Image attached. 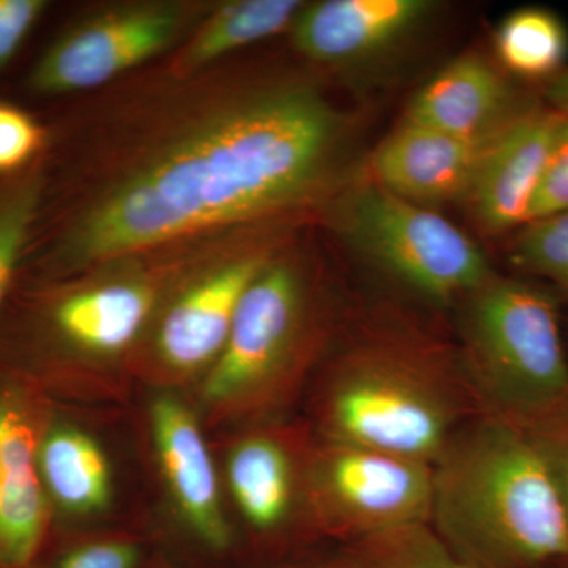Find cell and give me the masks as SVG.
Listing matches in <instances>:
<instances>
[{
  "label": "cell",
  "instance_id": "obj_16",
  "mask_svg": "<svg viewBox=\"0 0 568 568\" xmlns=\"http://www.w3.org/2000/svg\"><path fill=\"white\" fill-rule=\"evenodd\" d=\"M152 429L164 477L183 518L209 548L226 549L233 537L223 515L219 478L192 414L178 399L163 396L153 403Z\"/></svg>",
  "mask_w": 568,
  "mask_h": 568
},
{
  "label": "cell",
  "instance_id": "obj_4",
  "mask_svg": "<svg viewBox=\"0 0 568 568\" xmlns=\"http://www.w3.org/2000/svg\"><path fill=\"white\" fill-rule=\"evenodd\" d=\"M317 414L327 439L435 465L478 409L458 358L417 339L372 336L335 358Z\"/></svg>",
  "mask_w": 568,
  "mask_h": 568
},
{
  "label": "cell",
  "instance_id": "obj_18",
  "mask_svg": "<svg viewBox=\"0 0 568 568\" xmlns=\"http://www.w3.org/2000/svg\"><path fill=\"white\" fill-rule=\"evenodd\" d=\"M227 478L239 510L256 532L286 528L297 500V466L278 436L256 433L241 440L227 459Z\"/></svg>",
  "mask_w": 568,
  "mask_h": 568
},
{
  "label": "cell",
  "instance_id": "obj_1",
  "mask_svg": "<svg viewBox=\"0 0 568 568\" xmlns=\"http://www.w3.org/2000/svg\"><path fill=\"white\" fill-rule=\"evenodd\" d=\"M239 55L183 74L152 63L40 110L50 141L20 280L67 278L323 200L346 115L312 77Z\"/></svg>",
  "mask_w": 568,
  "mask_h": 568
},
{
  "label": "cell",
  "instance_id": "obj_27",
  "mask_svg": "<svg viewBox=\"0 0 568 568\" xmlns=\"http://www.w3.org/2000/svg\"><path fill=\"white\" fill-rule=\"evenodd\" d=\"M140 549L122 540L93 541L61 552L43 568H136Z\"/></svg>",
  "mask_w": 568,
  "mask_h": 568
},
{
  "label": "cell",
  "instance_id": "obj_9",
  "mask_svg": "<svg viewBox=\"0 0 568 568\" xmlns=\"http://www.w3.org/2000/svg\"><path fill=\"white\" fill-rule=\"evenodd\" d=\"M286 220L226 231L181 276L151 325L156 362L175 373L215 364L245 291L278 252L271 230Z\"/></svg>",
  "mask_w": 568,
  "mask_h": 568
},
{
  "label": "cell",
  "instance_id": "obj_2",
  "mask_svg": "<svg viewBox=\"0 0 568 568\" xmlns=\"http://www.w3.org/2000/svg\"><path fill=\"white\" fill-rule=\"evenodd\" d=\"M429 526L470 568H566L568 515L526 429L477 414L433 465Z\"/></svg>",
  "mask_w": 568,
  "mask_h": 568
},
{
  "label": "cell",
  "instance_id": "obj_25",
  "mask_svg": "<svg viewBox=\"0 0 568 568\" xmlns=\"http://www.w3.org/2000/svg\"><path fill=\"white\" fill-rule=\"evenodd\" d=\"M51 10L48 0H0V93L21 69L26 50Z\"/></svg>",
  "mask_w": 568,
  "mask_h": 568
},
{
  "label": "cell",
  "instance_id": "obj_29",
  "mask_svg": "<svg viewBox=\"0 0 568 568\" xmlns=\"http://www.w3.org/2000/svg\"><path fill=\"white\" fill-rule=\"evenodd\" d=\"M541 95H544V104L548 108L568 114V67L545 85Z\"/></svg>",
  "mask_w": 568,
  "mask_h": 568
},
{
  "label": "cell",
  "instance_id": "obj_22",
  "mask_svg": "<svg viewBox=\"0 0 568 568\" xmlns=\"http://www.w3.org/2000/svg\"><path fill=\"white\" fill-rule=\"evenodd\" d=\"M43 185V160L24 173L0 179V316L20 280Z\"/></svg>",
  "mask_w": 568,
  "mask_h": 568
},
{
  "label": "cell",
  "instance_id": "obj_13",
  "mask_svg": "<svg viewBox=\"0 0 568 568\" xmlns=\"http://www.w3.org/2000/svg\"><path fill=\"white\" fill-rule=\"evenodd\" d=\"M538 104L504 70L463 55L432 78L406 111L405 122L452 136H495Z\"/></svg>",
  "mask_w": 568,
  "mask_h": 568
},
{
  "label": "cell",
  "instance_id": "obj_7",
  "mask_svg": "<svg viewBox=\"0 0 568 568\" xmlns=\"http://www.w3.org/2000/svg\"><path fill=\"white\" fill-rule=\"evenodd\" d=\"M335 222L377 267L435 304L469 297L495 275L485 254L457 226L383 186L351 193Z\"/></svg>",
  "mask_w": 568,
  "mask_h": 568
},
{
  "label": "cell",
  "instance_id": "obj_23",
  "mask_svg": "<svg viewBox=\"0 0 568 568\" xmlns=\"http://www.w3.org/2000/svg\"><path fill=\"white\" fill-rule=\"evenodd\" d=\"M510 263L568 297V211L534 220L515 231Z\"/></svg>",
  "mask_w": 568,
  "mask_h": 568
},
{
  "label": "cell",
  "instance_id": "obj_3",
  "mask_svg": "<svg viewBox=\"0 0 568 568\" xmlns=\"http://www.w3.org/2000/svg\"><path fill=\"white\" fill-rule=\"evenodd\" d=\"M223 233L125 254L67 278L18 280L0 316V369L32 383L65 355L125 353Z\"/></svg>",
  "mask_w": 568,
  "mask_h": 568
},
{
  "label": "cell",
  "instance_id": "obj_30",
  "mask_svg": "<svg viewBox=\"0 0 568 568\" xmlns=\"http://www.w3.org/2000/svg\"><path fill=\"white\" fill-rule=\"evenodd\" d=\"M286 568H335L331 559L325 560L323 564H316V566H298V567H286Z\"/></svg>",
  "mask_w": 568,
  "mask_h": 568
},
{
  "label": "cell",
  "instance_id": "obj_17",
  "mask_svg": "<svg viewBox=\"0 0 568 568\" xmlns=\"http://www.w3.org/2000/svg\"><path fill=\"white\" fill-rule=\"evenodd\" d=\"M301 0H223L215 2L203 20L163 63L174 73H192L226 61L246 48L290 31Z\"/></svg>",
  "mask_w": 568,
  "mask_h": 568
},
{
  "label": "cell",
  "instance_id": "obj_14",
  "mask_svg": "<svg viewBox=\"0 0 568 568\" xmlns=\"http://www.w3.org/2000/svg\"><path fill=\"white\" fill-rule=\"evenodd\" d=\"M500 133V132H499ZM452 136L403 122L373 156L379 186L410 203H446L469 194L495 138Z\"/></svg>",
  "mask_w": 568,
  "mask_h": 568
},
{
  "label": "cell",
  "instance_id": "obj_24",
  "mask_svg": "<svg viewBox=\"0 0 568 568\" xmlns=\"http://www.w3.org/2000/svg\"><path fill=\"white\" fill-rule=\"evenodd\" d=\"M48 141L50 130L41 112L0 93V179L40 163Z\"/></svg>",
  "mask_w": 568,
  "mask_h": 568
},
{
  "label": "cell",
  "instance_id": "obj_31",
  "mask_svg": "<svg viewBox=\"0 0 568 568\" xmlns=\"http://www.w3.org/2000/svg\"><path fill=\"white\" fill-rule=\"evenodd\" d=\"M566 568H568V566Z\"/></svg>",
  "mask_w": 568,
  "mask_h": 568
},
{
  "label": "cell",
  "instance_id": "obj_6",
  "mask_svg": "<svg viewBox=\"0 0 568 568\" xmlns=\"http://www.w3.org/2000/svg\"><path fill=\"white\" fill-rule=\"evenodd\" d=\"M213 0H112L80 11L22 63L3 95L40 111L163 61Z\"/></svg>",
  "mask_w": 568,
  "mask_h": 568
},
{
  "label": "cell",
  "instance_id": "obj_21",
  "mask_svg": "<svg viewBox=\"0 0 568 568\" xmlns=\"http://www.w3.org/2000/svg\"><path fill=\"white\" fill-rule=\"evenodd\" d=\"M328 559L335 568H470L437 537L429 523L339 545Z\"/></svg>",
  "mask_w": 568,
  "mask_h": 568
},
{
  "label": "cell",
  "instance_id": "obj_26",
  "mask_svg": "<svg viewBox=\"0 0 568 568\" xmlns=\"http://www.w3.org/2000/svg\"><path fill=\"white\" fill-rule=\"evenodd\" d=\"M568 211V114L549 152L541 181L530 205L529 222Z\"/></svg>",
  "mask_w": 568,
  "mask_h": 568
},
{
  "label": "cell",
  "instance_id": "obj_28",
  "mask_svg": "<svg viewBox=\"0 0 568 568\" xmlns=\"http://www.w3.org/2000/svg\"><path fill=\"white\" fill-rule=\"evenodd\" d=\"M526 432L534 437L547 459L568 515V407Z\"/></svg>",
  "mask_w": 568,
  "mask_h": 568
},
{
  "label": "cell",
  "instance_id": "obj_8",
  "mask_svg": "<svg viewBox=\"0 0 568 568\" xmlns=\"http://www.w3.org/2000/svg\"><path fill=\"white\" fill-rule=\"evenodd\" d=\"M313 325L308 276L295 257L276 252L239 304L226 345L205 379L207 399L272 402L304 365Z\"/></svg>",
  "mask_w": 568,
  "mask_h": 568
},
{
  "label": "cell",
  "instance_id": "obj_11",
  "mask_svg": "<svg viewBox=\"0 0 568 568\" xmlns=\"http://www.w3.org/2000/svg\"><path fill=\"white\" fill-rule=\"evenodd\" d=\"M47 407L36 384L0 369V568H31L50 532L39 473Z\"/></svg>",
  "mask_w": 568,
  "mask_h": 568
},
{
  "label": "cell",
  "instance_id": "obj_15",
  "mask_svg": "<svg viewBox=\"0 0 568 568\" xmlns=\"http://www.w3.org/2000/svg\"><path fill=\"white\" fill-rule=\"evenodd\" d=\"M435 9L428 0H323L304 3L291 26L294 50L335 65L387 50Z\"/></svg>",
  "mask_w": 568,
  "mask_h": 568
},
{
  "label": "cell",
  "instance_id": "obj_19",
  "mask_svg": "<svg viewBox=\"0 0 568 568\" xmlns=\"http://www.w3.org/2000/svg\"><path fill=\"white\" fill-rule=\"evenodd\" d=\"M39 473L51 507L71 515L102 511L111 500V470L88 433L47 417L39 443Z\"/></svg>",
  "mask_w": 568,
  "mask_h": 568
},
{
  "label": "cell",
  "instance_id": "obj_12",
  "mask_svg": "<svg viewBox=\"0 0 568 568\" xmlns=\"http://www.w3.org/2000/svg\"><path fill=\"white\" fill-rule=\"evenodd\" d=\"M564 115L538 104L506 126L489 145L467 194L488 233L514 234L528 223Z\"/></svg>",
  "mask_w": 568,
  "mask_h": 568
},
{
  "label": "cell",
  "instance_id": "obj_10",
  "mask_svg": "<svg viewBox=\"0 0 568 568\" xmlns=\"http://www.w3.org/2000/svg\"><path fill=\"white\" fill-rule=\"evenodd\" d=\"M306 473L316 526L339 545L429 523L433 465L324 437Z\"/></svg>",
  "mask_w": 568,
  "mask_h": 568
},
{
  "label": "cell",
  "instance_id": "obj_5",
  "mask_svg": "<svg viewBox=\"0 0 568 568\" xmlns=\"http://www.w3.org/2000/svg\"><path fill=\"white\" fill-rule=\"evenodd\" d=\"M463 375L478 414L532 429L568 407V351L559 295L493 275L465 298Z\"/></svg>",
  "mask_w": 568,
  "mask_h": 568
},
{
  "label": "cell",
  "instance_id": "obj_20",
  "mask_svg": "<svg viewBox=\"0 0 568 568\" xmlns=\"http://www.w3.org/2000/svg\"><path fill=\"white\" fill-rule=\"evenodd\" d=\"M495 50L508 77L545 88L566 70L568 29L555 11L523 7L500 22Z\"/></svg>",
  "mask_w": 568,
  "mask_h": 568
}]
</instances>
